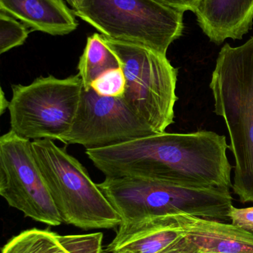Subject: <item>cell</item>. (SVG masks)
<instances>
[{"label":"cell","mask_w":253,"mask_h":253,"mask_svg":"<svg viewBox=\"0 0 253 253\" xmlns=\"http://www.w3.org/2000/svg\"><path fill=\"white\" fill-rule=\"evenodd\" d=\"M157 134L126 105L123 98L83 89L72 127L60 141L88 149L102 148Z\"/></svg>","instance_id":"9c48e42d"},{"label":"cell","mask_w":253,"mask_h":253,"mask_svg":"<svg viewBox=\"0 0 253 253\" xmlns=\"http://www.w3.org/2000/svg\"><path fill=\"white\" fill-rule=\"evenodd\" d=\"M30 31L24 24L19 23L14 18L0 12V53L22 45L28 38Z\"/></svg>","instance_id":"2e32d148"},{"label":"cell","mask_w":253,"mask_h":253,"mask_svg":"<svg viewBox=\"0 0 253 253\" xmlns=\"http://www.w3.org/2000/svg\"><path fill=\"white\" fill-rule=\"evenodd\" d=\"M65 1L68 2L69 5L72 7V10H76V9H78L81 6L84 0H65Z\"/></svg>","instance_id":"7402d4cb"},{"label":"cell","mask_w":253,"mask_h":253,"mask_svg":"<svg viewBox=\"0 0 253 253\" xmlns=\"http://www.w3.org/2000/svg\"><path fill=\"white\" fill-rule=\"evenodd\" d=\"M33 152L62 223L83 230L114 229L121 219L85 167L50 139L32 141Z\"/></svg>","instance_id":"277c9868"},{"label":"cell","mask_w":253,"mask_h":253,"mask_svg":"<svg viewBox=\"0 0 253 253\" xmlns=\"http://www.w3.org/2000/svg\"><path fill=\"white\" fill-rule=\"evenodd\" d=\"M184 236L202 253H253V233L233 224L175 214Z\"/></svg>","instance_id":"8fae6325"},{"label":"cell","mask_w":253,"mask_h":253,"mask_svg":"<svg viewBox=\"0 0 253 253\" xmlns=\"http://www.w3.org/2000/svg\"><path fill=\"white\" fill-rule=\"evenodd\" d=\"M154 1L184 12L187 10L195 12L202 0H154Z\"/></svg>","instance_id":"d6986e66"},{"label":"cell","mask_w":253,"mask_h":253,"mask_svg":"<svg viewBox=\"0 0 253 253\" xmlns=\"http://www.w3.org/2000/svg\"><path fill=\"white\" fill-rule=\"evenodd\" d=\"M225 135L212 131L162 132L86 154L105 177H133L197 188L230 189Z\"/></svg>","instance_id":"6da1fadb"},{"label":"cell","mask_w":253,"mask_h":253,"mask_svg":"<svg viewBox=\"0 0 253 253\" xmlns=\"http://www.w3.org/2000/svg\"><path fill=\"white\" fill-rule=\"evenodd\" d=\"M98 184L121 224L180 213L223 222L230 220V189L184 187L133 177H105Z\"/></svg>","instance_id":"3957f363"},{"label":"cell","mask_w":253,"mask_h":253,"mask_svg":"<svg viewBox=\"0 0 253 253\" xmlns=\"http://www.w3.org/2000/svg\"><path fill=\"white\" fill-rule=\"evenodd\" d=\"M160 253H202L196 248V245L184 236L173 246L168 248Z\"/></svg>","instance_id":"ffe728a7"},{"label":"cell","mask_w":253,"mask_h":253,"mask_svg":"<svg viewBox=\"0 0 253 253\" xmlns=\"http://www.w3.org/2000/svg\"><path fill=\"white\" fill-rule=\"evenodd\" d=\"M102 37L126 77L123 100L156 133L166 132L175 123L178 68L166 56L145 46Z\"/></svg>","instance_id":"8992f818"},{"label":"cell","mask_w":253,"mask_h":253,"mask_svg":"<svg viewBox=\"0 0 253 253\" xmlns=\"http://www.w3.org/2000/svg\"><path fill=\"white\" fill-rule=\"evenodd\" d=\"M9 104L10 130L27 139L61 141L72 127L83 90L79 74L65 79L40 77L13 84Z\"/></svg>","instance_id":"52a82bcc"},{"label":"cell","mask_w":253,"mask_h":253,"mask_svg":"<svg viewBox=\"0 0 253 253\" xmlns=\"http://www.w3.org/2000/svg\"><path fill=\"white\" fill-rule=\"evenodd\" d=\"M211 42L242 40L252 28L253 0H202L194 12Z\"/></svg>","instance_id":"7c38bea8"},{"label":"cell","mask_w":253,"mask_h":253,"mask_svg":"<svg viewBox=\"0 0 253 253\" xmlns=\"http://www.w3.org/2000/svg\"><path fill=\"white\" fill-rule=\"evenodd\" d=\"M214 106L224 120L235 159L233 192L253 203V37L242 45L227 43L218 53L209 84Z\"/></svg>","instance_id":"7a4b0ae2"},{"label":"cell","mask_w":253,"mask_h":253,"mask_svg":"<svg viewBox=\"0 0 253 253\" xmlns=\"http://www.w3.org/2000/svg\"><path fill=\"white\" fill-rule=\"evenodd\" d=\"M0 99H1V100H0V102H1V104H0V105H0V111H1L0 114L2 115L4 111H5V110L8 109L9 104H10V101H7L6 98L4 97V92H3L2 89H1V96H0Z\"/></svg>","instance_id":"44dd1931"},{"label":"cell","mask_w":253,"mask_h":253,"mask_svg":"<svg viewBox=\"0 0 253 253\" xmlns=\"http://www.w3.org/2000/svg\"><path fill=\"white\" fill-rule=\"evenodd\" d=\"M120 67V60L105 44L102 35L94 34L88 37L77 66L84 90L90 89L92 83L104 73Z\"/></svg>","instance_id":"9a60e30c"},{"label":"cell","mask_w":253,"mask_h":253,"mask_svg":"<svg viewBox=\"0 0 253 253\" xmlns=\"http://www.w3.org/2000/svg\"><path fill=\"white\" fill-rule=\"evenodd\" d=\"M72 10L104 37L165 56L184 31V12L154 0H84Z\"/></svg>","instance_id":"5b68a950"},{"label":"cell","mask_w":253,"mask_h":253,"mask_svg":"<svg viewBox=\"0 0 253 253\" xmlns=\"http://www.w3.org/2000/svg\"><path fill=\"white\" fill-rule=\"evenodd\" d=\"M184 233L174 215L120 224L107 246L108 253H160L179 242Z\"/></svg>","instance_id":"30bf717a"},{"label":"cell","mask_w":253,"mask_h":253,"mask_svg":"<svg viewBox=\"0 0 253 253\" xmlns=\"http://www.w3.org/2000/svg\"><path fill=\"white\" fill-rule=\"evenodd\" d=\"M0 195L25 217L53 227L62 223L33 152L32 141L10 129L0 137Z\"/></svg>","instance_id":"ba28073f"},{"label":"cell","mask_w":253,"mask_h":253,"mask_svg":"<svg viewBox=\"0 0 253 253\" xmlns=\"http://www.w3.org/2000/svg\"><path fill=\"white\" fill-rule=\"evenodd\" d=\"M232 224L253 233V207L237 208L232 206L229 212Z\"/></svg>","instance_id":"ac0fdd59"},{"label":"cell","mask_w":253,"mask_h":253,"mask_svg":"<svg viewBox=\"0 0 253 253\" xmlns=\"http://www.w3.org/2000/svg\"><path fill=\"white\" fill-rule=\"evenodd\" d=\"M126 87V77L121 67L104 73L91 86L98 94L114 98L123 97Z\"/></svg>","instance_id":"e0dca14e"},{"label":"cell","mask_w":253,"mask_h":253,"mask_svg":"<svg viewBox=\"0 0 253 253\" xmlns=\"http://www.w3.org/2000/svg\"><path fill=\"white\" fill-rule=\"evenodd\" d=\"M102 233L61 236L33 228L10 239L1 253H102Z\"/></svg>","instance_id":"5bb4252c"},{"label":"cell","mask_w":253,"mask_h":253,"mask_svg":"<svg viewBox=\"0 0 253 253\" xmlns=\"http://www.w3.org/2000/svg\"><path fill=\"white\" fill-rule=\"evenodd\" d=\"M0 9L32 31L50 35H66L78 26L63 0H0Z\"/></svg>","instance_id":"4fadbf2b"}]
</instances>
